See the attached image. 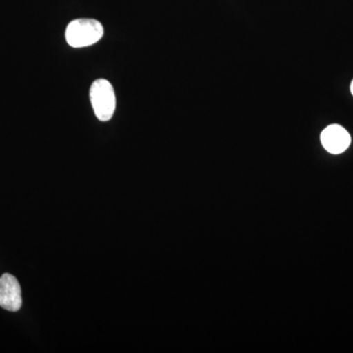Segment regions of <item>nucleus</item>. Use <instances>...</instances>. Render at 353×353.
<instances>
[{
    "label": "nucleus",
    "instance_id": "1",
    "mask_svg": "<svg viewBox=\"0 0 353 353\" xmlns=\"http://www.w3.org/2000/svg\"><path fill=\"white\" fill-rule=\"evenodd\" d=\"M103 26L95 19H77L67 26L65 38L72 48H81L92 46L103 37Z\"/></svg>",
    "mask_w": 353,
    "mask_h": 353
},
{
    "label": "nucleus",
    "instance_id": "2",
    "mask_svg": "<svg viewBox=\"0 0 353 353\" xmlns=\"http://www.w3.org/2000/svg\"><path fill=\"white\" fill-rule=\"evenodd\" d=\"M90 99L95 116L101 122L113 117L116 109V97L113 85L105 79L95 80L90 85Z\"/></svg>",
    "mask_w": 353,
    "mask_h": 353
},
{
    "label": "nucleus",
    "instance_id": "3",
    "mask_svg": "<svg viewBox=\"0 0 353 353\" xmlns=\"http://www.w3.org/2000/svg\"><path fill=\"white\" fill-rule=\"evenodd\" d=\"M0 307L12 312L22 307V290L17 279L11 274L0 277Z\"/></svg>",
    "mask_w": 353,
    "mask_h": 353
},
{
    "label": "nucleus",
    "instance_id": "4",
    "mask_svg": "<svg viewBox=\"0 0 353 353\" xmlns=\"http://www.w3.org/2000/svg\"><path fill=\"white\" fill-rule=\"evenodd\" d=\"M321 141L327 152L340 154L347 150L352 139L345 128L331 125L322 132Z\"/></svg>",
    "mask_w": 353,
    "mask_h": 353
},
{
    "label": "nucleus",
    "instance_id": "5",
    "mask_svg": "<svg viewBox=\"0 0 353 353\" xmlns=\"http://www.w3.org/2000/svg\"><path fill=\"white\" fill-rule=\"evenodd\" d=\"M350 90H352V94L353 95V81H352V85H350Z\"/></svg>",
    "mask_w": 353,
    "mask_h": 353
}]
</instances>
